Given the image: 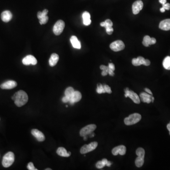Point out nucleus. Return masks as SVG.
<instances>
[{"label": "nucleus", "mask_w": 170, "mask_h": 170, "mask_svg": "<svg viewBox=\"0 0 170 170\" xmlns=\"http://www.w3.org/2000/svg\"><path fill=\"white\" fill-rule=\"evenodd\" d=\"M103 87H104V88L105 90V92L108 93V94H111L112 91H111L110 87H109V86H108L107 85H104Z\"/></svg>", "instance_id": "473e14b6"}, {"label": "nucleus", "mask_w": 170, "mask_h": 170, "mask_svg": "<svg viewBox=\"0 0 170 170\" xmlns=\"http://www.w3.org/2000/svg\"><path fill=\"white\" fill-rule=\"evenodd\" d=\"M145 154V150L143 148L140 147V148H138L137 149V150H136V154L138 156L144 157Z\"/></svg>", "instance_id": "bb28decb"}, {"label": "nucleus", "mask_w": 170, "mask_h": 170, "mask_svg": "<svg viewBox=\"0 0 170 170\" xmlns=\"http://www.w3.org/2000/svg\"><path fill=\"white\" fill-rule=\"evenodd\" d=\"M48 16H46L39 20V23L41 25L45 24L47 23V22H48Z\"/></svg>", "instance_id": "c756f323"}, {"label": "nucleus", "mask_w": 170, "mask_h": 170, "mask_svg": "<svg viewBox=\"0 0 170 170\" xmlns=\"http://www.w3.org/2000/svg\"><path fill=\"white\" fill-rule=\"evenodd\" d=\"M51 169H50V168H48V169H46L45 170H51Z\"/></svg>", "instance_id": "6e6d98bb"}, {"label": "nucleus", "mask_w": 170, "mask_h": 170, "mask_svg": "<svg viewBox=\"0 0 170 170\" xmlns=\"http://www.w3.org/2000/svg\"><path fill=\"white\" fill-rule=\"evenodd\" d=\"M163 64L165 69L170 70V56H167L165 58L163 61Z\"/></svg>", "instance_id": "5701e85b"}, {"label": "nucleus", "mask_w": 170, "mask_h": 170, "mask_svg": "<svg viewBox=\"0 0 170 170\" xmlns=\"http://www.w3.org/2000/svg\"><path fill=\"white\" fill-rule=\"evenodd\" d=\"M97 93H98V94L106 93L105 90H104V87H103V85L101 84H97Z\"/></svg>", "instance_id": "cd10ccee"}, {"label": "nucleus", "mask_w": 170, "mask_h": 170, "mask_svg": "<svg viewBox=\"0 0 170 170\" xmlns=\"http://www.w3.org/2000/svg\"><path fill=\"white\" fill-rule=\"evenodd\" d=\"M81 98H82V95L80 92L78 91H75L73 93V94L70 98V100L69 101L70 104L71 105H73L75 103L80 101Z\"/></svg>", "instance_id": "9b49d317"}, {"label": "nucleus", "mask_w": 170, "mask_h": 170, "mask_svg": "<svg viewBox=\"0 0 170 170\" xmlns=\"http://www.w3.org/2000/svg\"><path fill=\"white\" fill-rule=\"evenodd\" d=\"M150 64V61L149 60H147V59H146L145 60V62L144 65L145 66H149V65Z\"/></svg>", "instance_id": "79ce46f5"}, {"label": "nucleus", "mask_w": 170, "mask_h": 170, "mask_svg": "<svg viewBox=\"0 0 170 170\" xmlns=\"http://www.w3.org/2000/svg\"><path fill=\"white\" fill-rule=\"evenodd\" d=\"M105 166V164L103 163V162L102 161H98V162L96 164V167H97V168H98V169H102V168H103V167H104Z\"/></svg>", "instance_id": "7c9ffc66"}, {"label": "nucleus", "mask_w": 170, "mask_h": 170, "mask_svg": "<svg viewBox=\"0 0 170 170\" xmlns=\"http://www.w3.org/2000/svg\"><path fill=\"white\" fill-rule=\"evenodd\" d=\"M111 49L114 51H118L123 50L125 48V44L121 40H117L113 42L110 44Z\"/></svg>", "instance_id": "0eeeda50"}, {"label": "nucleus", "mask_w": 170, "mask_h": 170, "mask_svg": "<svg viewBox=\"0 0 170 170\" xmlns=\"http://www.w3.org/2000/svg\"><path fill=\"white\" fill-rule=\"evenodd\" d=\"M159 3H161L162 5H164L166 3V0H159Z\"/></svg>", "instance_id": "49530a36"}, {"label": "nucleus", "mask_w": 170, "mask_h": 170, "mask_svg": "<svg viewBox=\"0 0 170 170\" xmlns=\"http://www.w3.org/2000/svg\"><path fill=\"white\" fill-rule=\"evenodd\" d=\"M84 137V140H87V138L86 137V136H84V137Z\"/></svg>", "instance_id": "5fc2aeb1"}, {"label": "nucleus", "mask_w": 170, "mask_h": 170, "mask_svg": "<svg viewBox=\"0 0 170 170\" xmlns=\"http://www.w3.org/2000/svg\"><path fill=\"white\" fill-rule=\"evenodd\" d=\"M137 58L138 59V61H139L140 65H142V64L144 65L145 60H146V59H144V58L143 57L139 56Z\"/></svg>", "instance_id": "f704fd0d"}, {"label": "nucleus", "mask_w": 170, "mask_h": 170, "mask_svg": "<svg viewBox=\"0 0 170 170\" xmlns=\"http://www.w3.org/2000/svg\"><path fill=\"white\" fill-rule=\"evenodd\" d=\"M163 7L165 9V10H169L170 9V4L169 3L164 4L163 5Z\"/></svg>", "instance_id": "4c0bfd02"}, {"label": "nucleus", "mask_w": 170, "mask_h": 170, "mask_svg": "<svg viewBox=\"0 0 170 170\" xmlns=\"http://www.w3.org/2000/svg\"><path fill=\"white\" fill-rule=\"evenodd\" d=\"M141 119V115L137 113L132 114L128 117L124 119V123L126 125H133L136 124L140 121Z\"/></svg>", "instance_id": "7ed1b4c3"}, {"label": "nucleus", "mask_w": 170, "mask_h": 170, "mask_svg": "<svg viewBox=\"0 0 170 170\" xmlns=\"http://www.w3.org/2000/svg\"><path fill=\"white\" fill-rule=\"evenodd\" d=\"M132 63L135 66H138L140 65L138 58H134V59H132Z\"/></svg>", "instance_id": "2f4dec72"}, {"label": "nucleus", "mask_w": 170, "mask_h": 170, "mask_svg": "<svg viewBox=\"0 0 170 170\" xmlns=\"http://www.w3.org/2000/svg\"><path fill=\"white\" fill-rule=\"evenodd\" d=\"M12 18V13L9 11H3L1 14V20L4 22H8L11 20Z\"/></svg>", "instance_id": "4468645a"}, {"label": "nucleus", "mask_w": 170, "mask_h": 170, "mask_svg": "<svg viewBox=\"0 0 170 170\" xmlns=\"http://www.w3.org/2000/svg\"><path fill=\"white\" fill-rule=\"evenodd\" d=\"M108 67H109V69L112 70L113 71L115 70V66H114V64L112 63H109Z\"/></svg>", "instance_id": "58836bf2"}, {"label": "nucleus", "mask_w": 170, "mask_h": 170, "mask_svg": "<svg viewBox=\"0 0 170 170\" xmlns=\"http://www.w3.org/2000/svg\"><path fill=\"white\" fill-rule=\"evenodd\" d=\"M12 99L18 107H21L26 104L28 101V97L26 92L23 90H20L12 96Z\"/></svg>", "instance_id": "f257e3e1"}, {"label": "nucleus", "mask_w": 170, "mask_h": 170, "mask_svg": "<svg viewBox=\"0 0 170 170\" xmlns=\"http://www.w3.org/2000/svg\"><path fill=\"white\" fill-rule=\"evenodd\" d=\"M100 69L102 71H108L109 70V67L108 66H104V65H101Z\"/></svg>", "instance_id": "ea45409f"}, {"label": "nucleus", "mask_w": 170, "mask_h": 170, "mask_svg": "<svg viewBox=\"0 0 170 170\" xmlns=\"http://www.w3.org/2000/svg\"><path fill=\"white\" fill-rule=\"evenodd\" d=\"M145 91H146V92H147V93H148V94L151 95H153L152 92H151V91H150V90H149V89H148V88H145Z\"/></svg>", "instance_id": "a18cd8bd"}, {"label": "nucleus", "mask_w": 170, "mask_h": 170, "mask_svg": "<svg viewBox=\"0 0 170 170\" xmlns=\"http://www.w3.org/2000/svg\"><path fill=\"white\" fill-rule=\"evenodd\" d=\"M114 71H113L112 70L109 69V70H108V74H109L110 76H114Z\"/></svg>", "instance_id": "c03bdc74"}, {"label": "nucleus", "mask_w": 170, "mask_h": 170, "mask_svg": "<svg viewBox=\"0 0 170 170\" xmlns=\"http://www.w3.org/2000/svg\"><path fill=\"white\" fill-rule=\"evenodd\" d=\"M68 107V105H66V107Z\"/></svg>", "instance_id": "4d7b16f0"}, {"label": "nucleus", "mask_w": 170, "mask_h": 170, "mask_svg": "<svg viewBox=\"0 0 170 170\" xmlns=\"http://www.w3.org/2000/svg\"><path fill=\"white\" fill-rule=\"evenodd\" d=\"M37 63V59L34 56L32 55H28L24 58L22 60V63L25 65H29L30 64L35 65H36Z\"/></svg>", "instance_id": "1a4fd4ad"}, {"label": "nucleus", "mask_w": 170, "mask_h": 170, "mask_svg": "<svg viewBox=\"0 0 170 170\" xmlns=\"http://www.w3.org/2000/svg\"><path fill=\"white\" fill-rule=\"evenodd\" d=\"M126 147L123 145L117 146L113 148L112 150V154L113 155H117L120 154L121 155H124L126 154Z\"/></svg>", "instance_id": "f8f14e48"}, {"label": "nucleus", "mask_w": 170, "mask_h": 170, "mask_svg": "<svg viewBox=\"0 0 170 170\" xmlns=\"http://www.w3.org/2000/svg\"><path fill=\"white\" fill-rule=\"evenodd\" d=\"M104 23H105V25H104V27L105 28H109V27H113V22H112V21L110 20H105V21H104Z\"/></svg>", "instance_id": "c85d7f7f"}, {"label": "nucleus", "mask_w": 170, "mask_h": 170, "mask_svg": "<svg viewBox=\"0 0 170 170\" xmlns=\"http://www.w3.org/2000/svg\"><path fill=\"white\" fill-rule=\"evenodd\" d=\"M31 134L39 142H43L45 140L44 135L41 131H39V130L33 129L31 130Z\"/></svg>", "instance_id": "ddd939ff"}, {"label": "nucleus", "mask_w": 170, "mask_h": 170, "mask_svg": "<svg viewBox=\"0 0 170 170\" xmlns=\"http://www.w3.org/2000/svg\"><path fill=\"white\" fill-rule=\"evenodd\" d=\"M111 162L110 161H108L107 163V164L106 165L107 166L110 167L111 166Z\"/></svg>", "instance_id": "8fccbe9b"}, {"label": "nucleus", "mask_w": 170, "mask_h": 170, "mask_svg": "<svg viewBox=\"0 0 170 170\" xmlns=\"http://www.w3.org/2000/svg\"><path fill=\"white\" fill-rule=\"evenodd\" d=\"M159 28L163 30H170V19H166L162 21L159 24Z\"/></svg>", "instance_id": "2eb2a0df"}, {"label": "nucleus", "mask_w": 170, "mask_h": 170, "mask_svg": "<svg viewBox=\"0 0 170 170\" xmlns=\"http://www.w3.org/2000/svg\"><path fill=\"white\" fill-rule=\"evenodd\" d=\"M82 18L83 20V24L85 26H89L91 23L90 20V13L87 11L84 12L82 14Z\"/></svg>", "instance_id": "a211bd4d"}, {"label": "nucleus", "mask_w": 170, "mask_h": 170, "mask_svg": "<svg viewBox=\"0 0 170 170\" xmlns=\"http://www.w3.org/2000/svg\"><path fill=\"white\" fill-rule=\"evenodd\" d=\"M75 90L72 87H69L66 88L65 91V96L68 97L69 98H71V97L72 96L73 93L74 92Z\"/></svg>", "instance_id": "b1692460"}, {"label": "nucleus", "mask_w": 170, "mask_h": 170, "mask_svg": "<svg viewBox=\"0 0 170 170\" xmlns=\"http://www.w3.org/2000/svg\"><path fill=\"white\" fill-rule=\"evenodd\" d=\"M144 163V157L138 156L135 160V164L138 167H141Z\"/></svg>", "instance_id": "4be33fe9"}, {"label": "nucleus", "mask_w": 170, "mask_h": 170, "mask_svg": "<svg viewBox=\"0 0 170 170\" xmlns=\"http://www.w3.org/2000/svg\"><path fill=\"white\" fill-rule=\"evenodd\" d=\"M105 29H106L107 33L108 35H111L114 31V29L112 27H109V28H107Z\"/></svg>", "instance_id": "c9c22d12"}, {"label": "nucleus", "mask_w": 170, "mask_h": 170, "mask_svg": "<svg viewBox=\"0 0 170 170\" xmlns=\"http://www.w3.org/2000/svg\"><path fill=\"white\" fill-rule=\"evenodd\" d=\"M102 161L103 162V163L106 165V164H107L108 161L107 159H103V160H102Z\"/></svg>", "instance_id": "de8ad7c7"}, {"label": "nucleus", "mask_w": 170, "mask_h": 170, "mask_svg": "<svg viewBox=\"0 0 170 170\" xmlns=\"http://www.w3.org/2000/svg\"><path fill=\"white\" fill-rule=\"evenodd\" d=\"M96 128H97V126L95 124H90V125H87L80 130V136L81 137L87 136V135H90L94 131Z\"/></svg>", "instance_id": "423d86ee"}, {"label": "nucleus", "mask_w": 170, "mask_h": 170, "mask_svg": "<svg viewBox=\"0 0 170 170\" xmlns=\"http://www.w3.org/2000/svg\"><path fill=\"white\" fill-rule=\"evenodd\" d=\"M151 37L148 36H146L144 37L143 41L142 42L143 44L146 47H149L150 43Z\"/></svg>", "instance_id": "393cba45"}, {"label": "nucleus", "mask_w": 170, "mask_h": 170, "mask_svg": "<svg viewBox=\"0 0 170 170\" xmlns=\"http://www.w3.org/2000/svg\"><path fill=\"white\" fill-rule=\"evenodd\" d=\"M70 100V98L65 96V97H63V98H62V101H63V103H68V102H69Z\"/></svg>", "instance_id": "e433bc0d"}, {"label": "nucleus", "mask_w": 170, "mask_h": 170, "mask_svg": "<svg viewBox=\"0 0 170 170\" xmlns=\"http://www.w3.org/2000/svg\"><path fill=\"white\" fill-rule=\"evenodd\" d=\"M165 10L164 8H161L160 9V11L161 12H164L165 11Z\"/></svg>", "instance_id": "603ef678"}, {"label": "nucleus", "mask_w": 170, "mask_h": 170, "mask_svg": "<svg viewBox=\"0 0 170 170\" xmlns=\"http://www.w3.org/2000/svg\"><path fill=\"white\" fill-rule=\"evenodd\" d=\"M17 86V83L15 81L9 80L1 84L0 86L1 88L3 90H11L15 88Z\"/></svg>", "instance_id": "9d476101"}, {"label": "nucleus", "mask_w": 170, "mask_h": 170, "mask_svg": "<svg viewBox=\"0 0 170 170\" xmlns=\"http://www.w3.org/2000/svg\"><path fill=\"white\" fill-rule=\"evenodd\" d=\"M48 11L47 9H45V10H44L42 12H41V11H39L37 13V18H38V19L40 20L41 18H42L44 17L45 16H47V14L48 13Z\"/></svg>", "instance_id": "a878e982"}, {"label": "nucleus", "mask_w": 170, "mask_h": 170, "mask_svg": "<svg viewBox=\"0 0 170 170\" xmlns=\"http://www.w3.org/2000/svg\"><path fill=\"white\" fill-rule=\"evenodd\" d=\"M89 135H90V137L92 138L93 137H94L95 134L93 133V132H92V133H91Z\"/></svg>", "instance_id": "3c124183"}, {"label": "nucleus", "mask_w": 170, "mask_h": 170, "mask_svg": "<svg viewBox=\"0 0 170 170\" xmlns=\"http://www.w3.org/2000/svg\"><path fill=\"white\" fill-rule=\"evenodd\" d=\"M140 97L141 99L143 102L144 103H147V104H149L151 102V98H152V96L148 94L147 93H141L140 95Z\"/></svg>", "instance_id": "412c9836"}, {"label": "nucleus", "mask_w": 170, "mask_h": 170, "mask_svg": "<svg viewBox=\"0 0 170 170\" xmlns=\"http://www.w3.org/2000/svg\"><path fill=\"white\" fill-rule=\"evenodd\" d=\"M70 41L74 48L80 49L81 48V44L76 36H73L71 37Z\"/></svg>", "instance_id": "aec40b11"}, {"label": "nucleus", "mask_w": 170, "mask_h": 170, "mask_svg": "<svg viewBox=\"0 0 170 170\" xmlns=\"http://www.w3.org/2000/svg\"><path fill=\"white\" fill-rule=\"evenodd\" d=\"M65 27V23L62 20H59L55 24L53 28V31L55 35H60L63 30Z\"/></svg>", "instance_id": "39448f33"}, {"label": "nucleus", "mask_w": 170, "mask_h": 170, "mask_svg": "<svg viewBox=\"0 0 170 170\" xmlns=\"http://www.w3.org/2000/svg\"><path fill=\"white\" fill-rule=\"evenodd\" d=\"M102 75L103 76H107L108 74V71H103L102 72Z\"/></svg>", "instance_id": "37998d69"}, {"label": "nucleus", "mask_w": 170, "mask_h": 170, "mask_svg": "<svg viewBox=\"0 0 170 170\" xmlns=\"http://www.w3.org/2000/svg\"><path fill=\"white\" fill-rule=\"evenodd\" d=\"M59 55L56 54H53L51 56L50 58L49 59V64L51 67H54L56 65L58 61H59Z\"/></svg>", "instance_id": "dca6fc26"}, {"label": "nucleus", "mask_w": 170, "mask_h": 170, "mask_svg": "<svg viewBox=\"0 0 170 170\" xmlns=\"http://www.w3.org/2000/svg\"><path fill=\"white\" fill-rule=\"evenodd\" d=\"M154 97H152V98H151V102H154Z\"/></svg>", "instance_id": "864d4df0"}, {"label": "nucleus", "mask_w": 170, "mask_h": 170, "mask_svg": "<svg viewBox=\"0 0 170 170\" xmlns=\"http://www.w3.org/2000/svg\"><path fill=\"white\" fill-rule=\"evenodd\" d=\"M57 153L58 155L62 157H69L71 155V152H67L66 149L63 147H60L58 148Z\"/></svg>", "instance_id": "6ab92c4d"}, {"label": "nucleus", "mask_w": 170, "mask_h": 170, "mask_svg": "<svg viewBox=\"0 0 170 170\" xmlns=\"http://www.w3.org/2000/svg\"><path fill=\"white\" fill-rule=\"evenodd\" d=\"M143 7V3L142 1L138 0L135 1L132 5V11L134 14H138Z\"/></svg>", "instance_id": "6e6552de"}, {"label": "nucleus", "mask_w": 170, "mask_h": 170, "mask_svg": "<svg viewBox=\"0 0 170 170\" xmlns=\"http://www.w3.org/2000/svg\"><path fill=\"white\" fill-rule=\"evenodd\" d=\"M15 156L13 153L11 152H8L3 157L2 164L3 166L5 168L11 166L14 162Z\"/></svg>", "instance_id": "f03ea898"}, {"label": "nucleus", "mask_w": 170, "mask_h": 170, "mask_svg": "<svg viewBox=\"0 0 170 170\" xmlns=\"http://www.w3.org/2000/svg\"><path fill=\"white\" fill-rule=\"evenodd\" d=\"M128 97H129L135 103H136L137 104H139L140 103V100L139 97L133 91H129Z\"/></svg>", "instance_id": "f3484780"}, {"label": "nucleus", "mask_w": 170, "mask_h": 170, "mask_svg": "<svg viewBox=\"0 0 170 170\" xmlns=\"http://www.w3.org/2000/svg\"><path fill=\"white\" fill-rule=\"evenodd\" d=\"M97 145L98 143L97 142H93L90 144L85 145L81 148L80 152L81 154H85L88 152L94 150L97 148Z\"/></svg>", "instance_id": "20e7f679"}, {"label": "nucleus", "mask_w": 170, "mask_h": 170, "mask_svg": "<svg viewBox=\"0 0 170 170\" xmlns=\"http://www.w3.org/2000/svg\"><path fill=\"white\" fill-rule=\"evenodd\" d=\"M27 168L28 170H37V169H35V168L34 165L33 164L32 162H30V163H28V166H27Z\"/></svg>", "instance_id": "72a5a7b5"}, {"label": "nucleus", "mask_w": 170, "mask_h": 170, "mask_svg": "<svg viewBox=\"0 0 170 170\" xmlns=\"http://www.w3.org/2000/svg\"><path fill=\"white\" fill-rule=\"evenodd\" d=\"M167 128L168 130L169 131V134H170V123L168 124H167Z\"/></svg>", "instance_id": "09e8293b"}, {"label": "nucleus", "mask_w": 170, "mask_h": 170, "mask_svg": "<svg viewBox=\"0 0 170 170\" xmlns=\"http://www.w3.org/2000/svg\"><path fill=\"white\" fill-rule=\"evenodd\" d=\"M157 42L156 39L154 38H151L150 43V45H152V44H155Z\"/></svg>", "instance_id": "a19ab883"}]
</instances>
